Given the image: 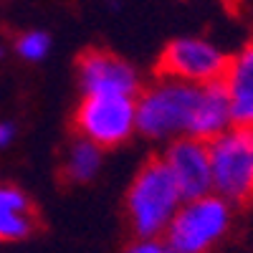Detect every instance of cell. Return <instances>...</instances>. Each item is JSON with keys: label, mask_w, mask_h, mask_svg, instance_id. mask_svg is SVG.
Segmentation results:
<instances>
[{"label": "cell", "mask_w": 253, "mask_h": 253, "mask_svg": "<svg viewBox=\"0 0 253 253\" xmlns=\"http://www.w3.org/2000/svg\"><path fill=\"white\" fill-rule=\"evenodd\" d=\"M233 203L218 193L182 200L175 218L165 230V243L175 253H208L228 233L233 220Z\"/></svg>", "instance_id": "3957f363"}, {"label": "cell", "mask_w": 253, "mask_h": 253, "mask_svg": "<svg viewBox=\"0 0 253 253\" xmlns=\"http://www.w3.org/2000/svg\"><path fill=\"white\" fill-rule=\"evenodd\" d=\"M213 193L228 203L253 198V126L230 124L208 142Z\"/></svg>", "instance_id": "277c9868"}, {"label": "cell", "mask_w": 253, "mask_h": 253, "mask_svg": "<svg viewBox=\"0 0 253 253\" xmlns=\"http://www.w3.org/2000/svg\"><path fill=\"white\" fill-rule=\"evenodd\" d=\"M167 172L172 175L182 200L200 198L213 193V172H210V152L208 142L193 137L170 139L160 157Z\"/></svg>", "instance_id": "52a82bcc"}, {"label": "cell", "mask_w": 253, "mask_h": 253, "mask_svg": "<svg viewBox=\"0 0 253 253\" xmlns=\"http://www.w3.org/2000/svg\"><path fill=\"white\" fill-rule=\"evenodd\" d=\"M228 61L230 56L213 41L200 36H182L170 41L162 51L160 74L187 84H213L223 79Z\"/></svg>", "instance_id": "8992f818"}, {"label": "cell", "mask_w": 253, "mask_h": 253, "mask_svg": "<svg viewBox=\"0 0 253 253\" xmlns=\"http://www.w3.org/2000/svg\"><path fill=\"white\" fill-rule=\"evenodd\" d=\"M124 253H175L170 246L165 243V238H137Z\"/></svg>", "instance_id": "4fadbf2b"}, {"label": "cell", "mask_w": 253, "mask_h": 253, "mask_svg": "<svg viewBox=\"0 0 253 253\" xmlns=\"http://www.w3.org/2000/svg\"><path fill=\"white\" fill-rule=\"evenodd\" d=\"M104 162V150L99 144L76 137L69 150H66V160H63V172L71 182H91Z\"/></svg>", "instance_id": "8fae6325"}, {"label": "cell", "mask_w": 253, "mask_h": 253, "mask_svg": "<svg viewBox=\"0 0 253 253\" xmlns=\"http://www.w3.org/2000/svg\"><path fill=\"white\" fill-rule=\"evenodd\" d=\"M13 48L23 61L38 63V61H43L48 56V51H51V36L43 33V31H26V33H20L15 38Z\"/></svg>", "instance_id": "7c38bea8"}, {"label": "cell", "mask_w": 253, "mask_h": 253, "mask_svg": "<svg viewBox=\"0 0 253 253\" xmlns=\"http://www.w3.org/2000/svg\"><path fill=\"white\" fill-rule=\"evenodd\" d=\"M36 210L31 198L15 185L0 182V243H15L36 230Z\"/></svg>", "instance_id": "30bf717a"}, {"label": "cell", "mask_w": 253, "mask_h": 253, "mask_svg": "<svg viewBox=\"0 0 253 253\" xmlns=\"http://www.w3.org/2000/svg\"><path fill=\"white\" fill-rule=\"evenodd\" d=\"M15 124L13 122H0V150H8V147L15 142Z\"/></svg>", "instance_id": "5bb4252c"}, {"label": "cell", "mask_w": 253, "mask_h": 253, "mask_svg": "<svg viewBox=\"0 0 253 253\" xmlns=\"http://www.w3.org/2000/svg\"><path fill=\"white\" fill-rule=\"evenodd\" d=\"M76 129L101 150L124 144L137 132V96H84L76 109Z\"/></svg>", "instance_id": "5b68a950"}, {"label": "cell", "mask_w": 253, "mask_h": 253, "mask_svg": "<svg viewBox=\"0 0 253 253\" xmlns=\"http://www.w3.org/2000/svg\"><path fill=\"white\" fill-rule=\"evenodd\" d=\"M230 122L228 94L223 81L187 84L160 76L137 94V132L155 142L193 137L210 142Z\"/></svg>", "instance_id": "6da1fadb"}, {"label": "cell", "mask_w": 253, "mask_h": 253, "mask_svg": "<svg viewBox=\"0 0 253 253\" xmlns=\"http://www.w3.org/2000/svg\"><path fill=\"white\" fill-rule=\"evenodd\" d=\"M3 53H5V51H3V43H0V58H3Z\"/></svg>", "instance_id": "9a60e30c"}, {"label": "cell", "mask_w": 253, "mask_h": 253, "mask_svg": "<svg viewBox=\"0 0 253 253\" xmlns=\"http://www.w3.org/2000/svg\"><path fill=\"white\" fill-rule=\"evenodd\" d=\"M79 86L84 96H137L139 74L114 53L89 51L79 61Z\"/></svg>", "instance_id": "ba28073f"}, {"label": "cell", "mask_w": 253, "mask_h": 253, "mask_svg": "<svg viewBox=\"0 0 253 253\" xmlns=\"http://www.w3.org/2000/svg\"><path fill=\"white\" fill-rule=\"evenodd\" d=\"M180 205L182 195L162 160L144 162L126 193V218L137 238H162Z\"/></svg>", "instance_id": "7a4b0ae2"}, {"label": "cell", "mask_w": 253, "mask_h": 253, "mask_svg": "<svg viewBox=\"0 0 253 253\" xmlns=\"http://www.w3.org/2000/svg\"><path fill=\"white\" fill-rule=\"evenodd\" d=\"M220 81L228 94L230 122L241 126H253V43L243 46L236 56H230Z\"/></svg>", "instance_id": "9c48e42d"}]
</instances>
